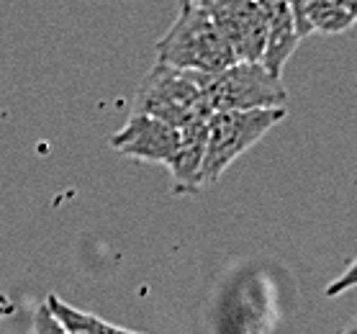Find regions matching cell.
I'll list each match as a JSON object with an SVG mask.
<instances>
[{"instance_id": "cell-1", "label": "cell", "mask_w": 357, "mask_h": 334, "mask_svg": "<svg viewBox=\"0 0 357 334\" xmlns=\"http://www.w3.org/2000/svg\"><path fill=\"white\" fill-rule=\"evenodd\" d=\"M157 62L188 73L219 75L236 57L203 3H180L175 24L157 41Z\"/></svg>"}, {"instance_id": "cell-2", "label": "cell", "mask_w": 357, "mask_h": 334, "mask_svg": "<svg viewBox=\"0 0 357 334\" xmlns=\"http://www.w3.org/2000/svg\"><path fill=\"white\" fill-rule=\"evenodd\" d=\"M206 77L208 75L188 73V70L155 62V67L144 75V80L139 85L131 114L155 116L178 131L190 123L208 121L213 111L203 96Z\"/></svg>"}, {"instance_id": "cell-3", "label": "cell", "mask_w": 357, "mask_h": 334, "mask_svg": "<svg viewBox=\"0 0 357 334\" xmlns=\"http://www.w3.org/2000/svg\"><path fill=\"white\" fill-rule=\"evenodd\" d=\"M288 116V108H255V111H216L208 119V139L203 155L201 180L211 185L250 152L262 137H268Z\"/></svg>"}, {"instance_id": "cell-4", "label": "cell", "mask_w": 357, "mask_h": 334, "mask_svg": "<svg viewBox=\"0 0 357 334\" xmlns=\"http://www.w3.org/2000/svg\"><path fill=\"white\" fill-rule=\"evenodd\" d=\"M206 103L216 111H255L285 108L288 88L262 62H234L219 75H208L203 85Z\"/></svg>"}, {"instance_id": "cell-5", "label": "cell", "mask_w": 357, "mask_h": 334, "mask_svg": "<svg viewBox=\"0 0 357 334\" xmlns=\"http://www.w3.org/2000/svg\"><path fill=\"white\" fill-rule=\"evenodd\" d=\"M203 8L231 47L236 62H262L268 21L257 0H208Z\"/></svg>"}, {"instance_id": "cell-6", "label": "cell", "mask_w": 357, "mask_h": 334, "mask_svg": "<svg viewBox=\"0 0 357 334\" xmlns=\"http://www.w3.org/2000/svg\"><path fill=\"white\" fill-rule=\"evenodd\" d=\"M111 147L139 162L170 165L180 149V131L155 116L131 114L129 121L111 137Z\"/></svg>"}, {"instance_id": "cell-7", "label": "cell", "mask_w": 357, "mask_h": 334, "mask_svg": "<svg viewBox=\"0 0 357 334\" xmlns=\"http://www.w3.org/2000/svg\"><path fill=\"white\" fill-rule=\"evenodd\" d=\"M257 3H260L265 21H268V41H265L262 65L275 77H283V67L288 65V59L293 57V52L301 41L296 18H293L291 6L285 0H257Z\"/></svg>"}, {"instance_id": "cell-8", "label": "cell", "mask_w": 357, "mask_h": 334, "mask_svg": "<svg viewBox=\"0 0 357 334\" xmlns=\"http://www.w3.org/2000/svg\"><path fill=\"white\" fill-rule=\"evenodd\" d=\"M206 139H208V121H198L180 129V149L175 160L167 165L175 193H198L203 188L201 170L203 155H206Z\"/></svg>"}, {"instance_id": "cell-9", "label": "cell", "mask_w": 357, "mask_h": 334, "mask_svg": "<svg viewBox=\"0 0 357 334\" xmlns=\"http://www.w3.org/2000/svg\"><path fill=\"white\" fill-rule=\"evenodd\" d=\"M47 306L49 311L57 317V321L67 329V334H142V332H131V329H123V326L108 324L103 319H98L96 314L82 309H75L67 301H62L57 294L47 296Z\"/></svg>"}, {"instance_id": "cell-10", "label": "cell", "mask_w": 357, "mask_h": 334, "mask_svg": "<svg viewBox=\"0 0 357 334\" xmlns=\"http://www.w3.org/2000/svg\"><path fill=\"white\" fill-rule=\"evenodd\" d=\"M306 18L311 33H324V36L344 33L357 24L344 0H306Z\"/></svg>"}, {"instance_id": "cell-11", "label": "cell", "mask_w": 357, "mask_h": 334, "mask_svg": "<svg viewBox=\"0 0 357 334\" xmlns=\"http://www.w3.org/2000/svg\"><path fill=\"white\" fill-rule=\"evenodd\" d=\"M352 288H357V257L344 268V273H340L332 283L326 285L324 294L329 296V298H337V296H342V294H349Z\"/></svg>"}, {"instance_id": "cell-12", "label": "cell", "mask_w": 357, "mask_h": 334, "mask_svg": "<svg viewBox=\"0 0 357 334\" xmlns=\"http://www.w3.org/2000/svg\"><path fill=\"white\" fill-rule=\"evenodd\" d=\"M31 334H67V329L57 321V317L49 311V306H39L33 314V332Z\"/></svg>"}, {"instance_id": "cell-13", "label": "cell", "mask_w": 357, "mask_h": 334, "mask_svg": "<svg viewBox=\"0 0 357 334\" xmlns=\"http://www.w3.org/2000/svg\"><path fill=\"white\" fill-rule=\"evenodd\" d=\"M337 334H357V314H355V317H352V319H349L347 324L342 326V329H340V332H337Z\"/></svg>"}, {"instance_id": "cell-14", "label": "cell", "mask_w": 357, "mask_h": 334, "mask_svg": "<svg viewBox=\"0 0 357 334\" xmlns=\"http://www.w3.org/2000/svg\"><path fill=\"white\" fill-rule=\"evenodd\" d=\"M344 3H347V8L352 10V16L357 18V0H344Z\"/></svg>"}, {"instance_id": "cell-15", "label": "cell", "mask_w": 357, "mask_h": 334, "mask_svg": "<svg viewBox=\"0 0 357 334\" xmlns=\"http://www.w3.org/2000/svg\"><path fill=\"white\" fill-rule=\"evenodd\" d=\"M180 3H208V0H180Z\"/></svg>"}]
</instances>
